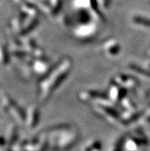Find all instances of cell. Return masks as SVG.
<instances>
[{
	"instance_id": "6da1fadb",
	"label": "cell",
	"mask_w": 150,
	"mask_h": 151,
	"mask_svg": "<svg viewBox=\"0 0 150 151\" xmlns=\"http://www.w3.org/2000/svg\"><path fill=\"white\" fill-rule=\"evenodd\" d=\"M72 61L69 58L61 59L57 65L51 68L38 85V98L42 101H44L50 97L54 91L64 81L70 72Z\"/></svg>"
},
{
	"instance_id": "7a4b0ae2",
	"label": "cell",
	"mask_w": 150,
	"mask_h": 151,
	"mask_svg": "<svg viewBox=\"0 0 150 151\" xmlns=\"http://www.w3.org/2000/svg\"><path fill=\"white\" fill-rule=\"evenodd\" d=\"M2 107L6 113L9 114L15 122L19 123V124H25V112L10 98L9 96L2 95Z\"/></svg>"
},
{
	"instance_id": "3957f363",
	"label": "cell",
	"mask_w": 150,
	"mask_h": 151,
	"mask_svg": "<svg viewBox=\"0 0 150 151\" xmlns=\"http://www.w3.org/2000/svg\"><path fill=\"white\" fill-rule=\"evenodd\" d=\"M97 32V26L90 22L81 23L74 30V36L79 39H88L95 35Z\"/></svg>"
},
{
	"instance_id": "277c9868",
	"label": "cell",
	"mask_w": 150,
	"mask_h": 151,
	"mask_svg": "<svg viewBox=\"0 0 150 151\" xmlns=\"http://www.w3.org/2000/svg\"><path fill=\"white\" fill-rule=\"evenodd\" d=\"M126 89L112 81V84L109 86L107 96L114 104H116L117 102H121L122 100L126 97Z\"/></svg>"
},
{
	"instance_id": "5b68a950",
	"label": "cell",
	"mask_w": 150,
	"mask_h": 151,
	"mask_svg": "<svg viewBox=\"0 0 150 151\" xmlns=\"http://www.w3.org/2000/svg\"><path fill=\"white\" fill-rule=\"evenodd\" d=\"M39 110L36 105H32L25 112V124L29 129H34L39 121Z\"/></svg>"
},
{
	"instance_id": "8992f818",
	"label": "cell",
	"mask_w": 150,
	"mask_h": 151,
	"mask_svg": "<svg viewBox=\"0 0 150 151\" xmlns=\"http://www.w3.org/2000/svg\"><path fill=\"white\" fill-rule=\"evenodd\" d=\"M113 82L116 83V84L120 85L122 88L128 89H135L139 84L138 81L133 77L126 76L124 75H119L113 79Z\"/></svg>"
},
{
	"instance_id": "52a82bcc",
	"label": "cell",
	"mask_w": 150,
	"mask_h": 151,
	"mask_svg": "<svg viewBox=\"0 0 150 151\" xmlns=\"http://www.w3.org/2000/svg\"><path fill=\"white\" fill-rule=\"evenodd\" d=\"M32 60L30 62V67L32 69L34 74L38 75H45L49 71L50 65L46 60H42V58H36Z\"/></svg>"
},
{
	"instance_id": "ba28073f",
	"label": "cell",
	"mask_w": 150,
	"mask_h": 151,
	"mask_svg": "<svg viewBox=\"0 0 150 151\" xmlns=\"http://www.w3.org/2000/svg\"><path fill=\"white\" fill-rule=\"evenodd\" d=\"M103 51L109 57H116L120 50V46L116 40L110 39L105 42L102 45Z\"/></svg>"
}]
</instances>
